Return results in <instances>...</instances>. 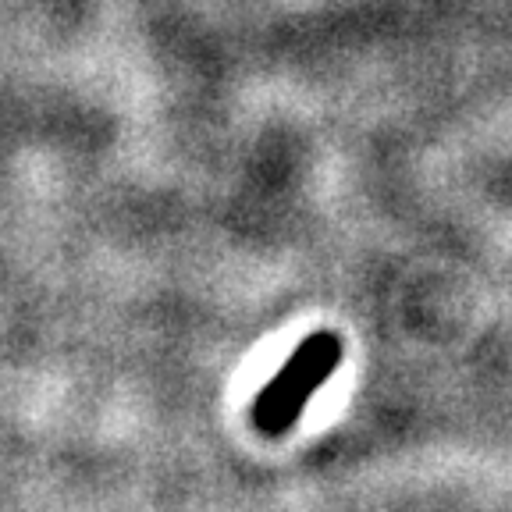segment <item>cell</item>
<instances>
[{"instance_id":"1","label":"cell","mask_w":512,"mask_h":512,"mask_svg":"<svg viewBox=\"0 0 512 512\" xmlns=\"http://www.w3.org/2000/svg\"><path fill=\"white\" fill-rule=\"evenodd\" d=\"M345 356V342L338 331H313L296 345V352L281 363V370L256 392L249 406V424L264 438H285L299 424L313 395L328 384Z\"/></svg>"}]
</instances>
